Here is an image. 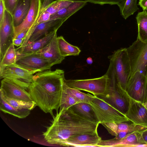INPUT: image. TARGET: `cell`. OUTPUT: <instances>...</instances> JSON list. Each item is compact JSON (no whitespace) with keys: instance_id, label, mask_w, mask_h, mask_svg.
<instances>
[{"instance_id":"cell-2","label":"cell","mask_w":147,"mask_h":147,"mask_svg":"<svg viewBox=\"0 0 147 147\" xmlns=\"http://www.w3.org/2000/svg\"><path fill=\"white\" fill-rule=\"evenodd\" d=\"M63 80L50 82L33 76L28 92L37 106L45 113L53 115V110L58 112Z\"/></svg>"},{"instance_id":"cell-15","label":"cell","mask_w":147,"mask_h":147,"mask_svg":"<svg viewBox=\"0 0 147 147\" xmlns=\"http://www.w3.org/2000/svg\"><path fill=\"white\" fill-rule=\"evenodd\" d=\"M66 20L64 19H58L36 25L27 43L37 40L53 31L57 30Z\"/></svg>"},{"instance_id":"cell-37","label":"cell","mask_w":147,"mask_h":147,"mask_svg":"<svg viewBox=\"0 0 147 147\" xmlns=\"http://www.w3.org/2000/svg\"><path fill=\"white\" fill-rule=\"evenodd\" d=\"M140 142L142 144H147V129L141 131Z\"/></svg>"},{"instance_id":"cell-19","label":"cell","mask_w":147,"mask_h":147,"mask_svg":"<svg viewBox=\"0 0 147 147\" xmlns=\"http://www.w3.org/2000/svg\"><path fill=\"white\" fill-rule=\"evenodd\" d=\"M57 38L56 33L48 44L36 53L41 57L55 62L56 64L61 63L65 57L62 56L60 52Z\"/></svg>"},{"instance_id":"cell-12","label":"cell","mask_w":147,"mask_h":147,"mask_svg":"<svg viewBox=\"0 0 147 147\" xmlns=\"http://www.w3.org/2000/svg\"><path fill=\"white\" fill-rule=\"evenodd\" d=\"M0 94L4 96L18 100L33 101L26 90L6 78H3L1 81Z\"/></svg>"},{"instance_id":"cell-21","label":"cell","mask_w":147,"mask_h":147,"mask_svg":"<svg viewBox=\"0 0 147 147\" xmlns=\"http://www.w3.org/2000/svg\"><path fill=\"white\" fill-rule=\"evenodd\" d=\"M87 3L85 0H78L75 1L52 15L50 20L58 19H63L67 20L72 15L86 5Z\"/></svg>"},{"instance_id":"cell-9","label":"cell","mask_w":147,"mask_h":147,"mask_svg":"<svg viewBox=\"0 0 147 147\" xmlns=\"http://www.w3.org/2000/svg\"><path fill=\"white\" fill-rule=\"evenodd\" d=\"M34 74L15 64L0 66V79H9L26 90H28L32 82Z\"/></svg>"},{"instance_id":"cell-35","label":"cell","mask_w":147,"mask_h":147,"mask_svg":"<svg viewBox=\"0 0 147 147\" xmlns=\"http://www.w3.org/2000/svg\"><path fill=\"white\" fill-rule=\"evenodd\" d=\"M51 16L50 13L45 11H43L40 13L36 25L49 21Z\"/></svg>"},{"instance_id":"cell-23","label":"cell","mask_w":147,"mask_h":147,"mask_svg":"<svg viewBox=\"0 0 147 147\" xmlns=\"http://www.w3.org/2000/svg\"><path fill=\"white\" fill-rule=\"evenodd\" d=\"M138 26V39L147 42V12L146 10L139 12L136 16Z\"/></svg>"},{"instance_id":"cell-6","label":"cell","mask_w":147,"mask_h":147,"mask_svg":"<svg viewBox=\"0 0 147 147\" xmlns=\"http://www.w3.org/2000/svg\"><path fill=\"white\" fill-rule=\"evenodd\" d=\"M65 81L70 87L88 92L100 97L105 96L108 90V77L106 74L93 79L68 80L65 79Z\"/></svg>"},{"instance_id":"cell-27","label":"cell","mask_w":147,"mask_h":147,"mask_svg":"<svg viewBox=\"0 0 147 147\" xmlns=\"http://www.w3.org/2000/svg\"><path fill=\"white\" fill-rule=\"evenodd\" d=\"M137 1V0H123L118 5L121 14L124 19H126L139 9Z\"/></svg>"},{"instance_id":"cell-16","label":"cell","mask_w":147,"mask_h":147,"mask_svg":"<svg viewBox=\"0 0 147 147\" xmlns=\"http://www.w3.org/2000/svg\"><path fill=\"white\" fill-rule=\"evenodd\" d=\"M141 131H135L120 140L112 139L107 140H101L98 147H136L139 144L141 137Z\"/></svg>"},{"instance_id":"cell-44","label":"cell","mask_w":147,"mask_h":147,"mask_svg":"<svg viewBox=\"0 0 147 147\" xmlns=\"http://www.w3.org/2000/svg\"><path fill=\"white\" fill-rule=\"evenodd\" d=\"M146 11H147V8H146Z\"/></svg>"},{"instance_id":"cell-32","label":"cell","mask_w":147,"mask_h":147,"mask_svg":"<svg viewBox=\"0 0 147 147\" xmlns=\"http://www.w3.org/2000/svg\"><path fill=\"white\" fill-rule=\"evenodd\" d=\"M77 0H57L53 2L41 12L45 11L52 15Z\"/></svg>"},{"instance_id":"cell-25","label":"cell","mask_w":147,"mask_h":147,"mask_svg":"<svg viewBox=\"0 0 147 147\" xmlns=\"http://www.w3.org/2000/svg\"><path fill=\"white\" fill-rule=\"evenodd\" d=\"M57 40L59 51L62 56L65 57L79 54L81 51L80 49L78 47L68 43L63 36L57 37Z\"/></svg>"},{"instance_id":"cell-3","label":"cell","mask_w":147,"mask_h":147,"mask_svg":"<svg viewBox=\"0 0 147 147\" xmlns=\"http://www.w3.org/2000/svg\"><path fill=\"white\" fill-rule=\"evenodd\" d=\"M105 74L108 77V90L106 94L101 98L125 115L129 105L130 97L126 91L119 85L113 71L110 68H108Z\"/></svg>"},{"instance_id":"cell-33","label":"cell","mask_w":147,"mask_h":147,"mask_svg":"<svg viewBox=\"0 0 147 147\" xmlns=\"http://www.w3.org/2000/svg\"><path fill=\"white\" fill-rule=\"evenodd\" d=\"M91 3L103 5L108 4L110 5H117L123 0H84Z\"/></svg>"},{"instance_id":"cell-14","label":"cell","mask_w":147,"mask_h":147,"mask_svg":"<svg viewBox=\"0 0 147 147\" xmlns=\"http://www.w3.org/2000/svg\"><path fill=\"white\" fill-rule=\"evenodd\" d=\"M41 4V0H31L30 8L25 20L20 25L14 27L13 38L23 32L30 29L33 31L39 15Z\"/></svg>"},{"instance_id":"cell-43","label":"cell","mask_w":147,"mask_h":147,"mask_svg":"<svg viewBox=\"0 0 147 147\" xmlns=\"http://www.w3.org/2000/svg\"><path fill=\"white\" fill-rule=\"evenodd\" d=\"M146 79H147V74H146Z\"/></svg>"},{"instance_id":"cell-20","label":"cell","mask_w":147,"mask_h":147,"mask_svg":"<svg viewBox=\"0 0 147 147\" xmlns=\"http://www.w3.org/2000/svg\"><path fill=\"white\" fill-rule=\"evenodd\" d=\"M57 31H53L37 40L28 43L23 47H20L16 49L17 53L26 54L36 53L50 42L57 33Z\"/></svg>"},{"instance_id":"cell-22","label":"cell","mask_w":147,"mask_h":147,"mask_svg":"<svg viewBox=\"0 0 147 147\" xmlns=\"http://www.w3.org/2000/svg\"><path fill=\"white\" fill-rule=\"evenodd\" d=\"M31 0H18L12 15L14 27L20 25L24 20L29 10Z\"/></svg>"},{"instance_id":"cell-36","label":"cell","mask_w":147,"mask_h":147,"mask_svg":"<svg viewBox=\"0 0 147 147\" xmlns=\"http://www.w3.org/2000/svg\"><path fill=\"white\" fill-rule=\"evenodd\" d=\"M5 10L3 0H0V24L3 21Z\"/></svg>"},{"instance_id":"cell-29","label":"cell","mask_w":147,"mask_h":147,"mask_svg":"<svg viewBox=\"0 0 147 147\" xmlns=\"http://www.w3.org/2000/svg\"><path fill=\"white\" fill-rule=\"evenodd\" d=\"M0 96L11 106L19 109H26L32 110L36 106L34 101H25L4 96L0 94Z\"/></svg>"},{"instance_id":"cell-28","label":"cell","mask_w":147,"mask_h":147,"mask_svg":"<svg viewBox=\"0 0 147 147\" xmlns=\"http://www.w3.org/2000/svg\"><path fill=\"white\" fill-rule=\"evenodd\" d=\"M71 107L84 117L100 123L98 122L92 107L90 104L85 103H78L74 105Z\"/></svg>"},{"instance_id":"cell-41","label":"cell","mask_w":147,"mask_h":147,"mask_svg":"<svg viewBox=\"0 0 147 147\" xmlns=\"http://www.w3.org/2000/svg\"><path fill=\"white\" fill-rule=\"evenodd\" d=\"M29 30L25 31L18 35L14 38H22L24 39L27 36Z\"/></svg>"},{"instance_id":"cell-26","label":"cell","mask_w":147,"mask_h":147,"mask_svg":"<svg viewBox=\"0 0 147 147\" xmlns=\"http://www.w3.org/2000/svg\"><path fill=\"white\" fill-rule=\"evenodd\" d=\"M64 80L62 88L74 97L78 103H85L89 104L92 98V95L80 92V90L69 86Z\"/></svg>"},{"instance_id":"cell-10","label":"cell","mask_w":147,"mask_h":147,"mask_svg":"<svg viewBox=\"0 0 147 147\" xmlns=\"http://www.w3.org/2000/svg\"><path fill=\"white\" fill-rule=\"evenodd\" d=\"M126 91L131 98L145 103L147 102V80L139 71L132 74L127 83Z\"/></svg>"},{"instance_id":"cell-17","label":"cell","mask_w":147,"mask_h":147,"mask_svg":"<svg viewBox=\"0 0 147 147\" xmlns=\"http://www.w3.org/2000/svg\"><path fill=\"white\" fill-rule=\"evenodd\" d=\"M101 140L98 134H80L69 138L64 142L62 146L97 147Z\"/></svg>"},{"instance_id":"cell-42","label":"cell","mask_w":147,"mask_h":147,"mask_svg":"<svg viewBox=\"0 0 147 147\" xmlns=\"http://www.w3.org/2000/svg\"><path fill=\"white\" fill-rule=\"evenodd\" d=\"M86 62L88 64L91 65L93 63V61L91 57H89L87 59Z\"/></svg>"},{"instance_id":"cell-30","label":"cell","mask_w":147,"mask_h":147,"mask_svg":"<svg viewBox=\"0 0 147 147\" xmlns=\"http://www.w3.org/2000/svg\"><path fill=\"white\" fill-rule=\"evenodd\" d=\"M17 57V50L12 43L7 49L0 60V66H5L15 64Z\"/></svg>"},{"instance_id":"cell-31","label":"cell","mask_w":147,"mask_h":147,"mask_svg":"<svg viewBox=\"0 0 147 147\" xmlns=\"http://www.w3.org/2000/svg\"><path fill=\"white\" fill-rule=\"evenodd\" d=\"M77 103L78 102L74 97L62 88L59 111L66 110Z\"/></svg>"},{"instance_id":"cell-13","label":"cell","mask_w":147,"mask_h":147,"mask_svg":"<svg viewBox=\"0 0 147 147\" xmlns=\"http://www.w3.org/2000/svg\"><path fill=\"white\" fill-rule=\"evenodd\" d=\"M125 115L135 124L147 128V102L144 103L130 97L128 109Z\"/></svg>"},{"instance_id":"cell-4","label":"cell","mask_w":147,"mask_h":147,"mask_svg":"<svg viewBox=\"0 0 147 147\" xmlns=\"http://www.w3.org/2000/svg\"><path fill=\"white\" fill-rule=\"evenodd\" d=\"M109 66L111 68L118 83L126 91L127 81L131 74L130 59L126 48H122L114 51L108 57Z\"/></svg>"},{"instance_id":"cell-39","label":"cell","mask_w":147,"mask_h":147,"mask_svg":"<svg viewBox=\"0 0 147 147\" xmlns=\"http://www.w3.org/2000/svg\"><path fill=\"white\" fill-rule=\"evenodd\" d=\"M24 40V39L13 38V43L14 46L17 47H20L22 45Z\"/></svg>"},{"instance_id":"cell-1","label":"cell","mask_w":147,"mask_h":147,"mask_svg":"<svg viewBox=\"0 0 147 147\" xmlns=\"http://www.w3.org/2000/svg\"><path fill=\"white\" fill-rule=\"evenodd\" d=\"M99 124L82 116L71 107L66 110L57 112L42 135L48 143L62 146L72 136L83 134H98Z\"/></svg>"},{"instance_id":"cell-11","label":"cell","mask_w":147,"mask_h":147,"mask_svg":"<svg viewBox=\"0 0 147 147\" xmlns=\"http://www.w3.org/2000/svg\"><path fill=\"white\" fill-rule=\"evenodd\" d=\"M14 28L12 15L5 10L3 21L0 24V60L13 43Z\"/></svg>"},{"instance_id":"cell-8","label":"cell","mask_w":147,"mask_h":147,"mask_svg":"<svg viewBox=\"0 0 147 147\" xmlns=\"http://www.w3.org/2000/svg\"><path fill=\"white\" fill-rule=\"evenodd\" d=\"M17 55L15 64L34 74L49 69L53 65L57 64L55 62L36 53L26 54L17 53Z\"/></svg>"},{"instance_id":"cell-24","label":"cell","mask_w":147,"mask_h":147,"mask_svg":"<svg viewBox=\"0 0 147 147\" xmlns=\"http://www.w3.org/2000/svg\"><path fill=\"white\" fill-rule=\"evenodd\" d=\"M0 109L5 113H7L20 118L28 116L31 110L26 109H19L14 107L6 102L0 96Z\"/></svg>"},{"instance_id":"cell-38","label":"cell","mask_w":147,"mask_h":147,"mask_svg":"<svg viewBox=\"0 0 147 147\" xmlns=\"http://www.w3.org/2000/svg\"><path fill=\"white\" fill-rule=\"evenodd\" d=\"M53 1V0H43V2L41 4L40 12L43 10L47 6Z\"/></svg>"},{"instance_id":"cell-34","label":"cell","mask_w":147,"mask_h":147,"mask_svg":"<svg viewBox=\"0 0 147 147\" xmlns=\"http://www.w3.org/2000/svg\"><path fill=\"white\" fill-rule=\"evenodd\" d=\"M5 9L11 15L16 8L18 0H3Z\"/></svg>"},{"instance_id":"cell-7","label":"cell","mask_w":147,"mask_h":147,"mask_svg":"<svg viewBox=\"0 0 147 147\" xmlns=\"http://www.w3.org/2000/svg\"><path fill=\"white\" fill-rule=\"evenodd\" d=\"M131 64V74L139 71L146 76L147 73V42L138 39L126 48Z\"/></svg>"},{"instance_id":"cell-5","label":"cell","mask_w":147,"mask_h":147,"mask_svg":"<svg viewBox=\"0 0 147 147\" xmlns=\"http://www.w3.org/2000/svg\"><path fill=\"white\" fill-rule=\"evenodd\" d=\"M89 104L100 123L109 122L118 123L130 121L125 115L101 97L92 95Z\"/></svg>"},{"instance_id":"cell-40","label":"cell","mask_w":147,"mask_h":147,"mask_svg":"<svg viewBox=\"0 0 147 147\" xmlns=\"http://www.w3.org/2000/svg\"><path fill=\"white\" fill-rule=\"evenodd\" d=\"M138 5L142 8L143 10H146L147 8V0H139Z\"/></svg>"},{"instance_id":"cell-18","label":"cell","mask_w":147,"mask_h":147,"mask_svg":"<svg viewBox=\"0 0 147 147\" xmlns=\"http://www.w3.org/2000/svg\"><path fill=\"white\" fill-rule=\"evenodd\" d=\"M101 124L110 134L115 137L119 133L122 131L131 133L135 131H142L147 129L146 127L136 125L130 121L118 123L109 122Z\"/></svg>"}]
</instances>
